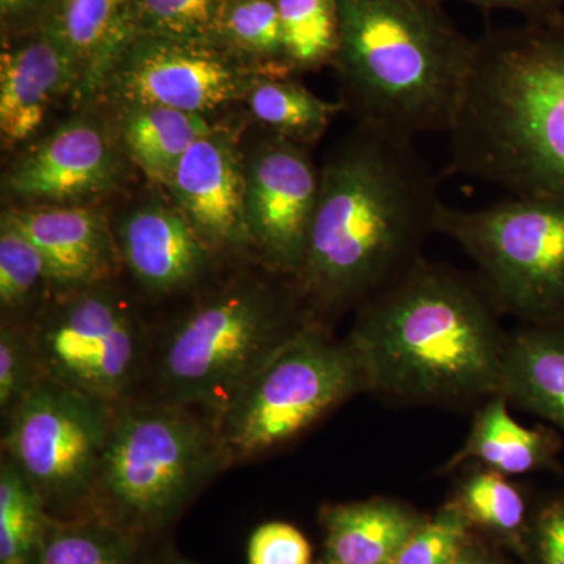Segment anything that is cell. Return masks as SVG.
Listing matches in <instances>:
<instances>
[{
    "label": "cell",
    "instance_id": "d6a6232c",
    "mask_svg": "<svg viewBox=\"0 0 564 564\" xmlns=\"http://www.w3.org/2000/svg\"><path fill=\"white\" fill-rule=\"evenodd\" d=\"M311 556L306 538L285 522L258 527L248 544V564H313Z\"/></svg>",
    "mask_w": 564,
    "mask_h": 564
},
{
    "label": "cell",
    "instance_id": "ba28073f",
    "mask_svg": "<svg viewBox=\"0 0 564 564\" xmlns=\"http://www.w3.org/2000/svg\"><path fill=\"white\" fill-rule=\"evenodd\" d=\"M434 232L474 259L500 311L532 325L564 321V199L511 195L474 210L441 203Z\"/></svg>",
    "mask_w": 564,
    "mask_h": 564
},
{
    "label": "cell",
    "instance_id": "ac0fdd59",
    "mask_svg": "<svg viewBox=\"0 0 564 564\" xmlns=\"http://www.w3.org/2000/svg\"><path fill=\"white\" fill-rule=\"evenodd\" d=\"M499 395L564 432V321L508 334Z\"/></svg>",
    "mask_w": 564,
    "mask_h": 564
},
{
    "label": "cell",
    "instance_id": "603a6c76",
    "mask_svg": "<svg viewBox=\"0 0 564 564\" xmlns=\"http://www.w3.org/2000/svg\"><path fill=\"white\" fill-rule=\"evenodd\" d=\"M248 110L263 131L310 148L317 143L344 106L329 102L293 76H258L247 93Z\"/></svg>",
    "mask_w": 564,
    "mask_h": 564
},
{
    "label": "cell",
    "instance_id": "f546056e",
    "mask_svg": "<svg viewBox=\"0 0 564 564\" xmlns=\"http://www.w3.org/2000/svg\"><path fill=\"white\" fill-rule=\"evenodd\" d=\"M226 0H131L133 33L214 41Z\"/></svg>",
    "mask_w": 564,
    "mask_h": 564
},
{
    "label": "cell",
    "instance_id": "8992f818",
    "mask_svg": "<svg viewBox=\"0 0 564 564\" xmlns=\"http://www.w3.org/2000/svg\"><path fill=\"white\" fill-rule=\"evenodd\" d=\"M293 282L247 278L207 295L174 323L159 356L165 402L215 417L278 345L303 325Z\"/></svg>",
    "mask_w": 564,
    "mask_h": 564
},
{
    "label": "cell",
    "instance_id": "277c9868",
    "mask_svg": "<svg viewBox=\"0 0 564 564\" xmlns=\"http://www.w3.org/2000/svg\"><path fill=\"white\" fill-rule=\"evenodd\" d=\"M339 50L333 62L344 111L356 124L414 140L451 132L475 57L434 0H336Z\"/></svg>",
    "mask_w": 564,
    "mask_h": 564
},
{
    "label": "cell",
    "instance_id": "4316f807",
    "mask_svg": "<svg viewBox=\"0 0 564 564\" xmlns=\"http://www.w3.org/2000/svg\"><path fill=\"white\" fill-rule=\"evenodd\" d=\"M454 503L470 525L488 530L522 554L529 552L525 499L505 475L491 469L470 475Z\"/></svg>",
    "mask_w": 564,
    "mask_h": 564
},
{
    "label": "cell",
    "instance_id": "484cf974",
    "mask_svg": "<svg viewBox=\"0 0 564 564\" xmlns=\"http://www.w3.org/2000/svg\"><path fill=\"white\" fill-rule=\"evenodd\" d=\"M276 7L292 76L333 66L340 36L336 0H276Z\"/></svg>",
    "mask_w": 564,
    "mask_h": 564
},
{
    "label": "cell",
    "instance_id": "f1b7e54d",
    "mask_svg": "<svg viewBox=\"0 0 564 564\" xmlns=\"http://www.w3.org/2000/svg\"><path fill=\"white\" fill-rule=\"evenodd\" d=\"M52 289L43 256L29 237L2 214L0 221V304L18 313Z\"/></svg>",
    "mask_w": 564,
    "mask_h": 564
},
{
    "label": "cell",
    "instance_id": "8fae6325",
    "mask_svg": "<svg viewBox=\"0 0 564 564\" xmlns=\"http://www.w3.org/2000/svg\"><path fill=\"white\" fill-rule=\"evenodd\" d=\"M263 76L214 41L132 33L115 54L98 96L118 109L170 107L206 115L245 101Z\"/></svg>",
    "mask_w": 564,
    "mask_h": 564
},
{
    "label": "cell",
    "instance_id": "7a4b0ae2",
    "mask_svg": "<svg viewBox=\"0 0 564 564\" xmlns=\"http://www.w3.org/2000/svg\"><path fill=\"white\" fill-rule=\"evenodd\" d=\"M484 281L419 259L359 307L347 343L366 389L408 403L499 395L508 334Z\"/></svg>",
    "mask_w": 564,
    "mask_h": 564
},
{
    "label": "cell",
    "instance_id": "44dd1931",
    "mask_svg": "<svg viewBox=\"0 0 564 564\" xmlns=\"http://www.w3.org/2000/svg\"><path fill=\"white\" fill-rule=\"evenodd\" d=\"M51 25L79 68L76 98H98L115 54L133 33L131 0H61Z\"/></svg>",
    "mask_w": 564,
    "mask_h": 564
},
{
    "label": "cell",
    "instance_id": "7c38bea8",
    "mask_svg": "<svg viewBox=\"0 0 564 564\" xmlns=\"http://www.w3.org/2000/svg\"><path fill=\"white\" fill-rule=\"evenodd\" d=\"M310 148L263 131L247 159L245 214L252 247L276 276L295 280L317 206L321 172Z\"/></svg>",
    "mask_w": 564,
    "mask_h": 564
},
{
    "label": "cell",
    "instance_id": "52a82bcc",
    "mask_svg": "<svg viewBox=\"0 0 564 564\" xmlns=\"http://www.w3.org/2000/svg\"><path fill=\"white\" fill-rule=\"evenodd\" d=\"M362 389L347 339L334 340L307 318L215 417L229 463L281 447Z\"/></svg>",
    "mask_w": 564,
    "mask_h": 564
},
{
    "label": "cell",
    "instance_id": "7402d4cb",
    "mask_svg": "<svg viewBox=\"0 0 564 564\" xmlns=\"http://www.w3.org/2000/svg\"><path fill=\"white\" fill-rule=\"evenodd\" d=\"M121 110L120 143L129 159L165 187L181 159L193 144L214 131L206 115L161 106H133Z\"/></svg>",
    "mask_w": 564,
    "mask_h": 564
},
{
    "label": "cell",
    "instance_id": "f35d334b",
    "mask_svg": "<svg viewBox=\"0 0 564 564\" xmlns=\"http://www.w3.org/2000/svg\"><path fill=\"white\" fill-rule=\"evenodd\" d=\"M315 564H339V563H336V562H334V560L328 558V556H326L325 560H322V562H318V563H315Z\"/></svg>",
    "mask_w": 564,
    "mask_h": 564
},
{
    "label": "cell",
    "instance_id": "83f0119b",
    "mask_svg": "<svg viewBox=\"0 0 564 564\" xmlns=\"http://www.w3.org/2000/svg\"><path fill=\"white\" fill-rule=\"evenodd\" d=\"M47 508L9 456L0 466V564H35Z\"/></svg>",
    "mask_w": 564,
    "mask_h": 564
},
{
    "label": "cell",
    "instance_id": "4dcf8cb0",
    "mask_svg": "<svg viewBox=\"0 0 564 564\" xmlns=\"http://www.w3.org/2000/svg\"><path fill=\"white\" fill-rule=\"evenodd\" d=\"M470 529L462 510L448 502L433 519H426L392 564H452L473 540Z\"/></svg>",
    "mask_w": 564,
    "mask_h": 564
},
{
    "label": "cell",
    "instance_id": "30bf717a",
    "mask_svg": "<svg viewBox=\"0 0 564 564\" xmlns=\"http://www.w3.org/2000/svg\"><path fill=\"white\" fill-rule=\"evenodd\" d=\"M115 406L44 375L7 419L3 455L46 508L88 503Z\"/></svg>",
    "mask_w": 564,
    "mask_h": 564
},
{
    "label": "cell",
    "instance_id": "e0dca14e",
    "mask_svg": "<svg viewBox=\"0 0 564 564\" xmlns=\"http://www.w3.org/2000/svg\"><path fill=\"white\" fill-rule=\"evenodd\" d=\"M3 215L39 248L58 293L110 281L120 269L113 228L90 206L13 207Z\"/></svg>",
    "mask_w": 564,
    "mask_h": 564
},
{
    "label": "cell",
    "instance_id": "1f68e13d",
    "mask_svg": "<svg viewBox=\"0 0 564 564\" xmlns=\"http://www.w3.org/2000/svg\"><path fill=\"white\" fill-rule=\"evenodd\" d=\"M44 377L31 334L2 323L0 328V411L9 419Z\"/></svg>",
    "mask_w": 564,
    "mask_h": 564
},
{
    "label": "cell",
    "instance_id": "4fadbf2b",
    "mask_svg": "<svg viewBox=\"0 0 564 564\" xmlns=\"http://www.w3.org/2000/svg\"><path fill=\"white\" fill-rule=\"evenodd\" d=\"M122 154L120 139L106 122L76 115L11 163L3 196L14 207L88 206L120 185Z\"/></svg>",
    "mask_w": 564,
    "mask_h": 564
},
{
    "label": "cell",
    "instance_id": "e575fe53",
    "mask_svg": "<svg viewBox=\"0 0 564 564\" xmlns=\"http://www.w3.org/2000/svg\"><path fill=\"white\" fill-rule=\"evenodd\" d=\"M61 0H0V32L3 39L40 31L54 20Z\"/></svg>",
    "mask_w": 564,
    "mask_h": 564
},
{
    "label": "cell",
    "instance_id": "6da1fadb",
    "mask_svg": "<svg viewBox=\"0 0 564 564\" xmlns=\"http://www.w3.org/2000/svg\"><path fill=\"white\" fill-rule=\"evenodd\" d=\"M437 180L413 140L356 124L321 170L300 272L311 313L361 307L422 259L441 206Z\"/></svg>",
    "mask_w": 564,
    "mask_h": 564
},
{
    "label": "cell",
    "instance_id": "5b68a950",
    "mask_svg": "<svg viewBox=\"0 0 564 564\" xmlns=\"http://www.w3.org/2000/svg\"><path fill=\"white\" fill-rule=\"evenodd\" d=\"M229 463L217 423L185 404L117 406L88 505L144 536L169 525Z\"/></svg>",
    "mask_w": 564,
    "mask_h": 564
},
{
    "label": "cell",
    "instance_id": "5bb4252c",
    "mask_svg": "<svg viewBox=\"0 0 564 564\" xmlns=\"http://www.w3.org/2000/svg\"><path fill=\"white\" fill-rule=\"evenodd\" d=\"M165 187L212 251L254 252L245 214L243 155L228 129L217 126L196 141Z\"/></svg>",
    "mask_w": 564,
    "mask_h": 564
},
{
    "label": "cell",
    "instance_id": "3957f363",
    "mask_svg": "<svg viewBox=\"0 0 564 564\" xmlns=\"http://www.w3.org/2000/svg\"><path fill=\"white\" fill-rule=\"evenodd\" d=\"M448 135L451 172L511 195L564 199V14L475 40Z\"/></svg>",
    "mask_w": 564,
    "mask_h": 564
},
{
    "label": "cell",
    "instance_id": "2e32d148",
    "mask_svg": "<svg viewBox=\"0 0 564 564\" xmlns=\"http://www.w3.org/2000/svg\"><path fill=\"white\" fill-rule=\"evenodd\" d=\"M113 231L121 263L151 295L185 291L209 270L214 251L173 203L137 204Z\"/></svg>",
    "mask_w": 564,
    "mask_h": 564
},
{
    "label": "cell",
    "instance_id": "74e56055",
    "mask_svg": "<svg viewBox=\"0 0 564 564\" xmlns=\"http://www.w3.org/2000/svg\"><path fill=\"white\" fill-rule=\"evenodd\" d=\"M161 564H196L192 562H187V560L180 558V556H169V558L163 560Z\"/></svg>",
    "mask_w": 564,
    "mask_h": 564
},
{
    "label": "cell",
    "instance_id": "d6986e66",
    "mask_svg": "<svg viewBox=\"0 0 564 564\" xmlns=\"http://www.w3.org/2000/svg\"><path fill=\"white\" fill-rule=\"evenodd\" d=\"M425 522L406 505L383 497L325 507L326 556L339 564H392Z\"/></svg>",
    "mask_w": 564,
    "mask_h": 564
},
{
    "label": "cell",
    "instance_id": "ffe728a7",
    "mask_svg": "<svg viewBox=\"0 0 564 564\" xmlns=\"http://www.w3.org/2000/svg\"><path fill=\"white\" fill-rule=\"evenodd\" d=\"M562 451L558 433L549 429H527L508 411L507 399L494 395L475 415L469 436L444 470L467 462L484 463L505 475H524L554 469Z\"/></svg>",
    "mask_w": 564,
    "mask_h": 564
},
{
    "label": "cell",
    "instance_id": "836d02e7",
    "mask_svg": "<svg viewBox=\"0 0 564 564\" xmlns=\"http://www.w3.org/2000/svg\"><path fill=\"white\" fill-rule=\"evenodd\" d=\"M529 552L536 564H564V496L549 500L534 516Z\"/></svg>",
    "mask_w": 564,
    "mask_h": 564
},
{
    "label": "cell",
    "instance_id": "d4e9b609",
    "mask_svg": "<svg viewBox=\"0 0 564 564\" xmlns=\"http://www.w3.org/2000/svg\"><path fill=\"white\" fill-rule=\"evenodd\" d=\"M215 43L263 76H292L276 0H226Z\"/></svg>",
    "mask_w": 564,
    "mask_h": 564
},
{
    "label": "cell",
    "instance_id": "9a60e30c",
    "mask_svg": "<svg viewBox=\"0 0 564 564\" xmlns=\"http://www.w3.org/2000/svg\"><path fill=\"white\" fill-rule=\"evenodd\" d=\"M79 87V68L52 25L2 40L0 135L3 148L21 147L43 128L54 104Z\"/></svg>",
    "mask_w": 564,
    "mask_h": 564
},
{
    "label": "cell",
    "instance_id": "8d00e7d4",
    "mask_svg": "<svg viewBox=\"0 0 564 564\" xmlns=\"http://www.w3.org/2000/svg\"><path fill=\"white\" fill-rule=\"evenodd\" d=\"M452 564H503L489 549L470 540V543L463 549L462 554Z\"/></svg>",
    "mask_w": 564,
    "mask_h": 564
},
{
    "label": "cell",
    "instance_id": "9c48e42d",
    "mask_svg": "<svg viewBox=\"0 0 564 564\" xmlns=\"http://www.w3.org/2000/svg\"><path fill=\"white\" fill-rule=\"evenodd\" d=\"M31 337L46 377L115 408L143 358L139 318L110 281L58 293Z\"/></svg>",
    "mask_w": 564,
    "mask_h": 564
},
{
    "label": "cell",
    "instance_id": "cb8c5ba5",
    "mask_svg": "<svg viewBox=\"0 0 564 564\" xmlns=\"http://www.w3.org/2000/svg\"><path fill=\"white\" fill-rule=\"evenodd\" d=\"M140 538L95 513L47 516L35 564H135Z\"/></svg>",
    "mask_w": 564,
    "mask_h": 564
},
{
    "label": "cell",
    "instance_id": "d590c367",
    "mask_svg": "<svg viewBox=\"0 0 564 564\" xmlns=\"http://www.w3.org/2000/svg\"><path fill=\"white\" fill-rule=\"evenodd\" d=\"M443 3L444 0H434ZM481 10H508L521 14L525 22L556 20L564 14V0H463Z\"/></svg>",
    "mask_w": 564,
    "mask_h": 564
}]
</instances>
